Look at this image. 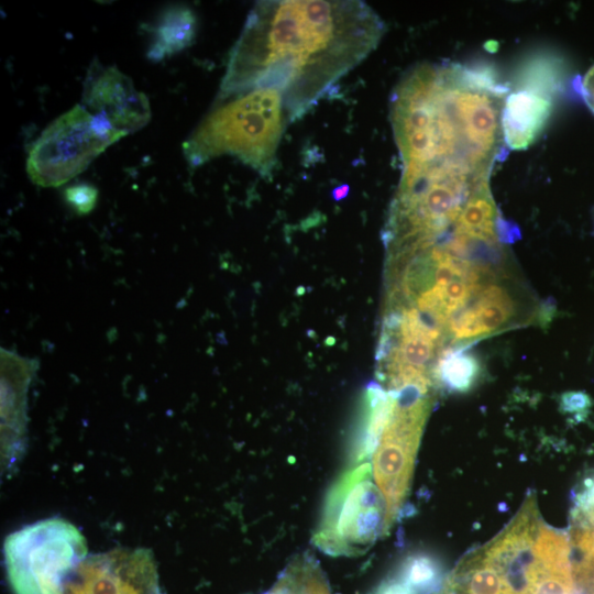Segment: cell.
<instances>
[{
	"label": "cell",
	"mask_w": 594,
	"mask_h": 594,
	"mask_svg": "<svg viewBox=\"0 0 594 594\" xmlns=\"http://www.w3.org/2000/svg\"><path fill=\"white\" fill-rule=\"evenodd\" d=\"M384 31L359 0L260 1L230 53L220 98L273 89L288 119H299L375 50Z\"/></svg>",
	"instance_id": "cell-1"
},
{
	"label": "cell",
	"mask_w": 594,
	"mask_h": 594,
	"mask_svg": "<svg viewBox=\"0 0 594 594\" xmlns=\"http://www.w3.org/2000/svg\"><path fill=\"white\" fill-rule=\"evenodd\" d=\"M569 535L544 522L535 494L490 541L466 552L436 594H575Z\"/></svg>",
	"instance_id": "cell-2"
},
{
	"label": "cell",
	"mask_w": 594,
	"mask_h": 594,
	"mask_svg": "<svg viewBox=\"0 0 594 594\" xmlns=\"http://www.w3.org/2000/svg\"><path fill=\"white\" fill-rule=\"evenodd\" d=\"M287 118L278 91L255 89L241 94L200 122L184 143V154L193 166L230 154L270 176Z\"/></svg>",
	"instance_id": "cell-3"
},
{
	"label": "cell",
	"mask_w": 594,
	"mask_h": 594,
	"mask_svg": "<svg viewBox=\"0 0 594 594\" xmlns=\"http://www.w3.org/2000/svg\"><path fill=\"white\" fill-rule=\"evenodd\" d=\"M3 550L14 594H64L88 552L84 535L62 518L43 519L12 532Z\"/></svg>",
	"instance_id": "cell-4"
},
{
	"label": "cell",
	"mask_w": 594,
	"mask_h": 594,
	"mask_svg": "<svg viewBox=\"0 0 594 594\" xmlns=\"http://www.w3.org/2000/svg\"><path fill=\"white\" fill-rule=\"evenodd\" d=\"M127 135L106 117L76 105L48 124L32 145L26 160L28 175L37 186L58 187Z\"/></svg>",
	"instance_id": "cell-5"
},
{
	"label": "cell",
	"mask_w": 594,
	"mask_h": 594,
	"mask_svg": "<svg viewBox=\"0 0 594 594\" xmlns=\"http://www.w3.org/2000/svg\"><path fill=\"white\" fill-rule=\"evenodd\" d=\"M370 472V465L363 464L332 491L316 536L326 552L358 553L389 528L385 498L371 481Z\"/></svg>",
	"instance_id": "cell-6"
},
{
	"label": "cell",
	"mask_w": 594,
	"mask_h": 594,
	"mask_svg": "<svg viewBox=\"0 0 594 594\" xmlns=\"http://www.w3.org/2000/svg\"><path fill=\"white\" fill-rule=\"evenodd\" d=\"M64 594H160L155 565L145 552L86 558Z\"/></svg>",
	"instance_id": "cell-7"
},
{
	"label": "cell",
	"mask_w": 594,
	"mask_h": 594,
	"mask_svg": "<svg viewBox=\"0 0 594 594\" xmlns=\"http://www.w3.org/2000/svg\"><path fill=\"white\" fill-rule=\"evenodd\" d=\"M82 102L92 114L106 117L114 129L127 134L140 130L151 119L147 97L136 90L131 78L97 59L84 81Z\"/></svg>",
	"instance_id": "cell-8"
},
{
	"label": "cell",
	"mask_w": 594,
	"mask_h": 594,
	"mask_svg": "<svg viewBox=\"0 0 594 594\" xmlns=\"http://www.w3.org/2000/svg\"><path fill=\"white\" fill-rule=\"evenodd\" d=\"M548 97L536 90L508 94L502 112L505 145L510 150H525L542 132L551 113Z\"/></svg>",
	"instance_id": "cell-9"
},
{
	"label": "cell",
	"mask_w": 594,
	"mask_h": 594,
	"mask_svg": "<svg viewBox=\"0 0 594 594\" xmlns=\"http://www.w3.org/2000/svg\"><path fill=\"white\" fill-rule=\"evenodd\" d=\"M0 360L2 432L12 429L20 435L24 428L26 392L37 363L3 348Z\"/></svg>",
	"instance_id": "cell-10"
},
{
	"label": "cell",
	"mask_w": 594,
	"mask_h": 594,
	"mask_svg": "<svg viewBox=\"0 0 594 594\" xmlns=\"http://www.w3.org/2000/svg\"><path fill=\"white\" fill-rule=\"evenodd\" d=\"M197 33V16L186 6H174L165 10L154 28V40L147 56L162 61L188 47Z\"/></svg>",
	"instance_id": "cell-11"
},
{
	"label": "cell",
	"mask_w": 594,
	"mask_h": 594,
	"mask_svg": "<svg viewBox=\"0 0 594 594\" xmlns=\"http://www.w3.org/2000/svg\"><path fill=\"white\" fill-rule=\"evenodd\" d=\"M265 594H331L318 564L306 557L290 562Z\"/></svg>",
	"instance_id": "cell-12"
},
{
	"label": "cell",
	"mask_w": 594,
	"mask_h": 594,
	"mask_svg": "<svg viewBox=\"0 0 594 594\" xmlns=\"http://www.w3.org/2000/svg\"><path fill=\"white\" fill-rule=\"evenodd\" d=\"M436 373L439 382L450 391L464 393L474 385L480 374V364L472 354L457 349L441 356Z\"/></svg>",
	"instance_id": "cell-13"
},
{
	"label": "cell",
	"mask_w": 594,
	"mask_h": 594,
	"mask_svg": "<svg viewBox=\"0 0 594 594\" xmlns=\"http://www.w3.org/2000/svg\"><path fill=\"white\" fill-rule=\"evenodd\" d=\"M399 578L417 592H428L439 580V566L428 556H414L404 563Z\"/></svg>",
	"instance_id": "cell-14"
},
{
	"label": "cell",
	"mask_w": 594,
	"mask_h": 594,
	"mask_svg": "<svg viewBox=\"0 0 594 594\" xmlns=\"http://www.w3.org/2000/svg\"><path fill=\"white\" fill-rule=\"evenodd\" d=\"M66 201L79 215L91 212L98 199V189L89 184H77L67 187L64 191Z\"/></svg>",
	"instance_id": "cell-15"
},
{
	"label": "cell",
	"mask_w": 594,
	"mask_h": 594,
	"mask_svg": "<svg viewBox=\"0 0 594 594\" xmlns=\"http://www.w3.org/2000/svg\"><path fill=\"white\" fill-rule=\"evenodd\" d=\"M561 406L565 413H586L591 406V399L585 393L570 392L562 395Z\"/></svg>",
	"instance_id": "cell-16"
},
{
	"label": "cell",
	"mask_w": 594,
	"mask_h": 594,
	"mask_svg": "<svg viewBox=\"0 0 594 594\" xmlns=\"http://www.w3.org/2000/svg\"><path fill=\"white\" fill-rule=\"evenodd\" d=\"M409 584L400 578L383 582L373 594H417Z\"/></svg>",
	"instance_id": "cell-17"
},
{
	"label": "cell",
	"mask_w": 594,
	"mask_h": 594,
	"mask_svg": "<svg viewBox=\"0 0 594 594\" xmlns=\"http://www.w3.org/2000/svg\"><path fill=\"white\" fill-rule=\"evenodd\" d=\"M580 91L584 102L594 113V66L581 79Z\"/></svg>",
	"instance_id": "cell-18"
},
{
	"label": "cell",
	"mask_w": 594,
	"mask_h": 594,
	"mask_svg": "<svg viewBox=\"0 0 594 594\" xmlns=\"http://www.w3.org/2000/svg\"><path fill=\"white\" fill-rule=\"evenodd\" d=\"M348 191V186L338 187L333 190L332 196L336 200H340L346 196Z\"/></svg>",
	"instance_id": "cell-19"
}]
</instances>
